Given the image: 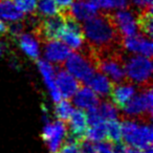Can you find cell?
<instances>
[{
	"instance_id": "6da1fadb",
	"label": "cell",
	"mask_w": 153,
	"mask_h": 153,
	"mask_svg": "<svg viewBox=\"0 0 153 153\" xmlns=\"http://www.w3.org/2000/svg\"><path fill=\"white\" fill-rule=\"evenodd\" d=\"M83 23L85 44L92 53L123 51V37L113 22L110 11H99L94 17Z\"/></svg>"
},
{
	"instance_id": "7a4b0ae2",
	"label": "cell",
	"mask_w": 153,
	"mask_h": 153,
	"mask_svg": "<svg viewBox=\"0 0 153 153\" xmlns=\"http://www.w3.org/2000/svg\"><path fill=\"white\" fill-rule=\"evenodd\" d=\"M122 123V140L124 144L133 149L152 147L153 129L151 123L125 119Z\"/></svg>"
},
{
	"instance_id": "3957f363",
	"label": "cell",
	"mask_w": 153,
	"mask_h": 153,
	"mask_svg": "<svg viewBox=\"0 0 153 153\" xmlns=\"http://www.w3.org/2000/svg\"><path fill=\"white\" fill-rule=\"evenodd\" d=\"M63 64L69 74L83 83H86L97 71L96 59L91 49L86 44L82 51L70 53Z\"/></svg>"
},
{
	"instance_id": "277c9868",
	"label": "cell",
	"mask_w": 153,
	"mask_h": 153,
	"mask_svg": "<svg viewBox=\"0 0 153 153\" xmlns=\"http://www.w3.org/2000/svg\"><path fill=\"white\" fill-rule=\"evenodd\" d=\"M124 68L127 81L140 87H149L152 83V62L150 58L132 53L124 56Z\"/></svg>"
},
{
	"instance_id": "5b68a950",
	"label": "cell",
	"mask_w": 153,
	"mask_h": 153,
	"mask_svg": "<svg viewBox=\"0 0 153 153\" xmlns=\"http://www.w3.org/2000/svg\"><path fill=\"white\" fill-rule=\"evenodd\" d=\"M122 110L126 119L151 123L153 110L152 87H140V92L134 94Z\"/></svg>"
},
{
	"instance_id": "8992f818",
	"label": "cell",
	"mask_w": 153,
	"mask_h": 153,
	"mask_svg": "<svg viewBox=\"0 0 153 153\" xmlns=\"http://www.w3.org/2000/svg\"><path fill=\"white\" fill-rule=\"evenodd\" d=\"M137 13L131 7L110 11L111 17L121 36L129 37L137 34Z\"/></svg>"
},
{
	"instance_id": "52a82bcc",
	"label": "cell",
	"mask_w": 153,
	"mask_h": 153,
	"mask_svg": "<svg viewBox=\"0 0 153 153\" xmlns=\"http://www.w3.org/2000/svg\"><path fill=\"white\" fill-rule=\"evenodd\" d=\"M64 24H65L64 16L62 15L61 12H59L57 15L46 17L41 20L35 28L34 34L38 38V40L42 42L59 39L64 28Z\"/></svg>"
},
{
	"instance_id": "ba28073f",
	"label": "cell",
	"mask_w": 153,
	"mask_h": 153,
	"mask_svg": "<svg viewBox=\"0 0 153 153\" xmlns=\"http://www.w3.org/2000/svg\"><path fill=\"white\" fill-rule=\"evenodd\" d=\"M67 135V126L63 121L46 122L42 132V138L48 147L49 153H58Z\"/></svg>"
},
{
	"instance_id": "9c48e42d",
	"label": "cell",
	"mask_w": 153,
	"mask_h": 153,
	"mask_svg": "<svg viewBox=\"0 0 153 153\" xmlns=\"http://www.w3.org/2000/svg\"><path fill=\"white\" fill-rule=\"evenodd\" d=\"M123 47L131 53L144 56L150 58L153 55V45L150 38L144 35H133V36L124 37L122 41Z\"/></svg>"
},
{
	"instance_id": "30bf717a",
	"label": "cell",
	"mask_w": 153,
	"mask_h": 153,
	"mask_svg": "<svg viewBox=\"0 0 153 153\" xmlns=\"http://www.w3.org/2000/svg\"><path fill=\"white\" fill-rule=\"evenodd\" d=\"M56 85L62 99L69 100L80 88L81 83L66 69H59L56 72Z\"/></svg>"
},
{
	"instance_id": "8fae6325",
	"label": "cell",
	"mask_w": 153,
	"mask_h": 153,
	"mask_svg": "<svg viewBox=\"0 0 153 153\" xmlns=\"http://www.w3.org/2000/svg\"><path fill=\"white\" fill-rule=\"evenodd\" d=\"M44 45L45 60L51 64L61 65L65 62L66 58L70 53V49L59 39H53L43 42Z\"/></svg>"
},
{
	"instance_id": "7c38bea8",
	"label": "cell",
	"mask_w": 153,
	"mask_h": 153,
	"mask_svg": "<svg viewBox=\"0 0 153 153\" xmlns=\"http://www.w3.org/2000/svg\"><path fill=\"white\" fill-rule=\"evenodd\" d=\"M68 127L70 138L74 140H79L85 137L86 130L88 128L87 114L82 109H74L68 119Z\"/></svg>"
},
{
	"instance_id": "4fadbf2b",
	"label": "cell",
	"mask_w": 153,
	"mask_h": 153,
	"mask_svg": "<svg viewBox=\"0 0 153 153\" xmlns=\"http://www.w3.org/2000/svg\"><path fill=\"white\" fill-rule=\"evenodd\" d=\"M136 94V87L133 83L129 81H124L121 83L113 84L112 89L110 91L109 97L112 100V103L117 107L122 109Z\"/></svg>"
},
{
	"instance_id": "5bb4252c",
	"label": "cell",
	"mask_w": 153,
	"mask_h": 153,
	"mask_svg": "<svg viewBox=\"0 0 153 153\" xmlns=\"http://www.w3.org/2000/svg\"><path fill=\"white\" fill-rule=\"evenodd\" d=\"M37 65H38L39 71L42 74L47 88H48L53 101L55 103L59 102L60 100H62V96L56 85V70L53 65L46 60H38Z\"/></svg>"
},
{
	"instance_id": "9a60e30c",
	"label": "cell",
	"mask_w": 153,
	"mask_h": 153,
	"mask_svg": "<svg viewBox=\"0 0 153 153\" xmlns=\"http://www.w3.org/2000/svg\"><path fill=\"white\" fill-rule=\"evenodd\" d=\"M78 22H85L99 13V9L86 0H74L70 7L65 10Z\"/></svg>"
},
{
	"instance_id": "2e32d148",
	"label": "cell",
	"mask_w": 153,
	"mask_h": 153,
	"mask_svg": "<svg viewBox=\"0 0 153 153\" xmlns=\"http://www.w3.org/2000/svg\"><path fill=\"white\" fill-rule=\"evenodd\" d=\"M72 104L82 110H90L100 104L99 96L88 86H80L76 94L72 96Z\"/></svg>"
},
{
	"instance_id": "e0dca14e",
	"label": "cell",
	"mask_w": 153,
	"mask_h": 153,
	"mask_svg": "<svg viewBox=\"0 0 153 153\" xmlns=\"http://www.w3.org/2000/svg\"><path fill=\"white\" fill-rule=\"evenodd\" d=\"M85 84L90 89L94 90L98 96L104 97V98L110 94V91L113 86V83L109 80V78H107L104 74L98 71V70L92 74L91 78Z\"/></svg>"
},
{
	"instance_id": "ac0fdd59",
	"label": "cell",
	"mask_w": 153,
	"mask_h": 153,
	"mask_svg": "<svg viewBox=\"0 0 153 153\" xmlns=\"http://www.w3.org/2000/svg\"><path fill=\"white\" fill-rule=\"evenodd\" d=\"M19 41V46L25 55H27L34 61H38L40 57V46L39 40L35 34H25L22 33L17 37Z\"/></svg>"
},
{
	"instance_id": "d6986e66",
	"label": "cell",
	"mask_w": 153,
	"mask_h": 153,
	"mask_svg": "<svg viewBox=\"0 0 153 153\" xmlns=\"http://www.w3.org/2000/svg\"><path fill=\"white\" fill-rule=\"evenodd\" d=\"M137 27L143 35L152 39L153 32V19H152V7L140 11L137 13Z\"/></svg>"
},
{
	"instance_id": "ffe728a7",
	"label": "cell",
	"mask_w": 153,
	"mask_h": 153,
	"mask_svg": "<svg viewBox=\"0 0 153 153\" xmlns=\"http://www.w3.org/2000/svg\"><path fill=\"white\" fill-rule=\"evenodd\" d=\"M85 137L94 143L106 140V121H99L88 125Z\"/></svg>"
},
{
	"instance_id": "44dd1931",
	"label": "cell",
	"mask_w": 153,
	"mask_h": 153,
	"mask_svg": "<svg viewBox=\"0 0 153 153\" xmlns=\"http://www.w3.org/2000/svg\"><path fill=\"white\" fill-rule=\"evenodd\" d=\"M97 112L103 119L104 121H109V120H120V111L117 107L115 106L113 103L109 102V101H104L101 103L97 107Z\"/></svg>"
},
{
	"instance_id": "7402d4cb",
	"label": "cell",
	"mask_w": 153,
	"mask_h": 153,
	"mask_svg": "<svg viewBox=\"0 0 153 153\" xmlns=\"http://www.w3.org/2000/svg\"><path fill=\"white\" fill-rule=\"evenodd\" d=\"M106 140L112 144L122 142V123L119 119L106 121Z\"/></svg>"
},
{
	"instance_id": "603a6c76",
	"label": "cell",
	"mask_w": 153,
	"mask_h": 153,
	"mask_svg": "<svg viewBox=\"0 0 153 153\" xmlns=\"http://www.w3.org/2000/svg\"><path fill=\"white\" fill-rule=\"evenodd\" d=\"M60 12L55 0H39L37 1L36 15L40 17L46 18L51 16L57 15Z\"/></svg>"
},
{
	"instance_id": "cb8c5ba5",
	"label": "cell",
	"mask_w": 153,
	"mask_h": 153,
	"mask_svg": "<svg viewBox=\"0 0 153 153\" xmlns=\"http://www.w3.org/2000/svg\"><path fill=\"white\" fill-rule=\"evenodd\" d=\"M72 110H74L72 104L68 100H66V99H62L59 102L56 103L55 114L57 117V119L60 120V121L67 122Z\"/></svg>"
},
{
	"instance_id": "d4e9b609",
	"label": "cell",
	"mask_w": 153,
	"mask_h": 153,
	"mask_svg": "<svg viewBox=\"0 0 153 153\" xmlns=\"http://www.w3.org/2000/svg\"><path fill=\"white\" fill-rule=\"evenodd\" d=\"M15 7L24 15H35L37 7V0H12Z\"/></svg>"
},
{
	"instance_id": "484cf974",
	"label": "cell",
	"mask_w": 153,
	"mask_h": 153,
	"mask_svg": "<svg viewBox=\"0 0 153 153\" xmlns=\"http://www.w3.org/2000/svg\"><path fill=\"white\" fill-rule=\"evenodd\" d=\"M78 145H79L80 153H97L96 143L87 140L86 137L78 140Z\"/></svg>"
},
{
	"instance_id": "4316f807",
	"label": "cell",
	"mask_w": 153,
	"mask_h": 153,
	"mask_svg": "<svg viewBox=\"0 0 153 153\" xmlns=\"http://www.w3.org/2000/svg\"><path fill=\"white\" fill-rule=\"evenodd\" d=\"M58 153H80L78 140L69 138L67 142L62 145L61 148L58 151Z\"/></svg>"
},
{
	"instance_id": "83f0119b",
	"label": "cell",
	"mask_w": 153,
	"mask_h": 153,
	"mask_svg": "<svg viewBox=\"0 0 153 153\" xmlns=\"http://www.w3.org/2000/svg\"><path fill=\"white\" fill-rule=\"evenodd\" d=\"M96 147L97 153H114V145L107 140L96 143Z\"/></svg>"
},
{
	"instance_id": "f1b7e54d",
	"label": "cell",
	"mask_w": 153,
	"mask_h": 153,
	"mask_svg": "<svg viewBox=\"0 0 153 153\" xmlns=\"http://www.w3.org/2000/svg\"><path fill=\"white\" fill-rule=\"evenodd\" d=\"M86 1L92 3L99 10H102V11H112L111 0H86Z\"/></svg>"
},
{
	"instance_id": "f546056e",
	"label": "cell",
	"mask_w": 153,
	"mask_h": 153,
	"mask_svg": "<svg viewBox=\"0 0 153 153\" xmlns=\"http://www.w3.org/2000/svg\"><path fill=\"white\" fill-rule=\"evenodd\" d=\"M129 1L135 9H137V12L152 7V0H129Z\"/></svg>"
},
{
	"instance_id": "4dcf8cb0",
	"label": "cell",
	"mask_w": 153,
	"mask_h": 153,
	"mask_svg": "<svg viewBox=\"0 0 153 153\" xmlns=\"http://www.w3.org/2000/svg\"><path fill=\"white\" fill-rule=\"evenodd\" d=\"M74 0H55V2L57 3L58 7L60 11H65L70 7Z\"/></svg>"
},
{
	"instance_id": "1f68e13d",
	"label": "cell",
	"mask_w": 153,
	"mask_h": 153,
	"mask_svg": "<svg viewBox=\"0 0 153 153\" xmlns=\"http://www.w3.org/2000/svg\"><path fill=\"white\" fill-rule=\"evenodd\" d=\"M130 152L131 153H153L152 147H149L146 149H133L130 148Z\"/></svg>"
},
{
	"instance_id": "d6a6232c",
	"label": "cell",
	"mask_w": 153,
	"mask_h": 153,
	"mask_svg": "<svg viewBox=\"0 0 153 153\" xmlns=\"http://www.w3.org/2000/svg\"><path fill=\"white\" fill-rule=\"evenodd\" d=\"M9 32V25L3 20L0 19V35H4Z\"/></svg>"
}]
</instances>
